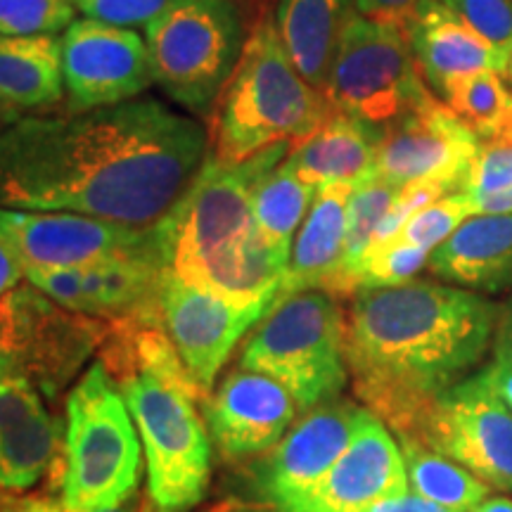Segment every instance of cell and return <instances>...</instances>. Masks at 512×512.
Returning <instances> with one entry per match:
<instances>
[{
    "instance_id": "obj_36",
    "label": "cell",
    "mask_w": 512,
    "mask_h": 512,
    "mask_svg": "<svg viewBox=\"0 0 512 512\" xmlns=\"http://www.w3.org/2000/svg\"><path fill=\"white\" fill-rule=\"evenodd\" d=\"M358 15L403 24L425 0H354Z\"/></svg>"
},
{
    "instance_id": "obj_20",
    "label": "cell",
    "mask_w": 512,
    "mask_h": 512,
    "mask_svg": "<svg viewBox=\"0 0 512 512\" xmlns=\"http://www.w3.org/2000/svg\"><path fill=\"white\" fill-rule=\"evenodd\" d=\"M403 29L422 79L439 100L453 81L467 74H505L510 67V60L460 22L441 0H425L418 5V10L403 22Z\"/></svg>"
},
{
    "instance_id": "obj_26",
    "label": "cell",
    "mask_w": 512,
    "mask_h": 512,
    "mask_svg": "<svg viewBox=\"0 0 512 512\" xmlns=\"http://www.w3.org/2000/svg\"><path fill=\"white\" fill-rule=\"evenodd\" d=\"M396 439H399L403 463H406L408 486L415 491V496L451 512H472L494 491L456 460L441 456L430 446L420 444L418 439Z\"/></svg>"
},
{
    "instance_id": "obj_21",
    "label": "cell",
    "mask_w": 512,
    "mask_h": 512,
    "mask_svg": "<svg viewBox=\"0 0 512 512\" xmlns=\"http://www.w3.org/2000/svg\"><path fill=\"white\" fill-rule=\"evenodd\" d=\"M427 271L479 294L512 292V211L467 219L430 254Z\"/></svg>"
},
{
    "instance_id": "obj_29",
    "label": "cell",
    "mask_w": 512,
    "mask_h": 512,
    "mask_svg": "<svg viewBox=\"0 0 512 512\" xmlns=\"http://www.w3.org/2000/svg\"><path fill=\"white\" fill-rule=\"evenodd\" d=\"M401 188L384 183L382 178L370 176L363 183L354 185L347 207V242H344V264L339 275L337 299L354 297V275L361 261L373 247L377 230L392 211Z\"/></svg>"
},
{
    "instance_id": "obj_1",
    "label": "cell",
    "mask_w": 512,
    "mask_h": 512,
    "mask_svg": "<svg viewBox=\"0 0 512 512\" xmlns=\"http://www.w3.org/2000/svg\"><path fill=\"white\" fill-rule=\"evenodd\" d=\"M207 155V131L157 98L29 114L0 136V207L157 228Z\"/></svg>"
},
{
    "instance_id": "obj_31",
    "label": "cell",
    "mask_w": 512,
    "mask_h": 512,
    "mask_svg": "<svg viewBox=\"0 0 512 512\" xmlns=\"http://www.w3.org/2000/svg\"><path fill=\"white\" fill-rule=\"evenodd\" d=\"M472 216H475V209H472L470 197L463 190L451 192V195L441 197V200L415 211L389 242H408V245L434 252L441 242L451 238Z\"/></svg>"
},
{
    "instance_id": "obj_17",
    "label": "cell",
    "mask_w": 512,
    "mask_h": 512,
    "mask_svg": "<svg viewBox=\"0 0 512 512\" xmlns=\"http://www.w3.org/2000/svg\"><path fill=\"white\" fill-rule=\"evenodd\" d=\"M408 494V475L394 432L366 408L347 451L328 475L283 510L266 512H368L373 505Z\"/></svg>"
},
{
    "instance_id": "obj_9",
    "label": "cell",
    "mask_w": 512,
    "mask_h": 512,
    "mask_svg": "<svg viewBox=\"0 0 512 512\" xmlns=\"http://www.w3.org/2000/svg\"><path fill=\"white\" fill-rule=\"evenodd\" d=\"M323 93L337 112L380 131L434 95L403 24L358 12L339 36Z\"/></svg>"
},
{
    "instance_id": "obj_25",
    "label": "cell",
    "mask_w": 512,
    "mask_h": 512,
    "mask_svg": "<svg viewBox=\"0 0 512 512\" xmlns=\"http://www.w3.org/2000/svg\"><path fill=\"white\" fill-rule=\"evenodd\" d=\"M64 98L57 36L0 34V100L17 110H50Z\"/></svg>"
},
{
    "instance_id": "obj_11",
    "label": "cell",
    "mask_w": 512,
    "mask_h": 512,
    "mask_svg": "<svg viewBox=\"0 0 512 512\" xmlns=\"http://www.w3.org/2000/svg\"><path fill=\"white\" fill-rule=\"evenodd\" d=\"M494 491L512 494V413L475 373L432 403L411 434Z\"/></svg>"
},
{
    "instance_id": "obj_2",
    "label": "cell",
    "mask_w": 512,
    "mask_h": 512,
    "mask_svg": "<svg viewBox=\"0 0 512 512\" xmlns=\"http://www.w3.org/2000/svg\"><path fill=\"white\" fill-rule=\"evenodd\" d=\"M498 306L458 285L411 280L363 287L347 313V366L356 399L396 437L482 366Z\"/></svg>"
},
{
    "instance_id": "obj_15",
    "label": "cell",
    "mask_w": 512,
    "mask_h": 512,
    "mask_svg": "<svg viewBox=\"0 0 512 512\" xmlns=\"http://www.w3.org/2000/svg\"><path fill=\"white\" fill-rule=\"evenodd\" d=\"M484 143L437 95L382 128L375 176L394 188L441 181L460 190Z\"/></svg>"
},
{
    "instance_id": "obj_6",
    "label": "cell",
    "mask_w": 512,
    "mask_h": 512,
    "mask_svg": "<svg viewBox=\"0 0 512 512\" xmlns=\"http://www.w3.org/2000/svg\"><path fill=\"white\" fill-rule=\"evenodd\" d=\"M119 387L102 363L81 375L67 396L62 505L91 512L136 496L140 437Z\"/></svg>"
},
{
    "instance_id": "obj_43",
    "label": "cell",
    "mask_w": 512,
    "mask_h": 512,
    "mask_svg": "<svg viewBox=\"0 0 512 512\" xmlns=\"http://www.w3.org/2000/svg\"><path fill=\"white\" fill-rule=\"evenodd\" d=\"M22 117H24L22 110H17V107H12L8 102L0 100V136H3L10 126H15Z\"/></svg>"
},
{
    "instance_id": "obj_28",
    "label": "cell",
    "mask_w": 512,
    "mask_h": 512,
    "mask_svg": "<svg viewBox=\"0 0 512 512\" xmlns=\"http://www.w3.org/2000/svg\"><path fill=\"white\" fill-rule=\"evenodd\" d=\"M441 100L484 145L512 143V91L505 74H467L453 81Z\"/></svg>"
},
{
    "instance_id": "obj_8",
    "label": "cell",
    "mask_w": 512,
    "mask_h": 512,
    "mask_svg": "<svg viewBox=\"0 0 512 512\" xmlns=\"http://www.w3.org/2000/svg\"><path fill=\"white\" fill-rule=\"evenodd\" d=\"M145 448L147 494L157 510L188 512L207 494L211 439L190 394L150 373L112 380Z\"/></svg>"
},
{
    "instance_id": "obj_7",
    "label": "cell",
    "mask_w": 512,
    "mask_h": 512,
    "mask_svg": "<svg viewBox=\"0 0 512 512\" xmlns=\"http://www.w3.org/2000/svg\"><path fill=\"white\" fill-rule=\"evenodd\" d=\"M145 43L157 86L185 110L209 114L247 38L233 0H174L147 24Z\"/></svg>"
},
{
    "instance_id": "obj_45",
    "label": "cell",
    "mask_w": 512,
    "mask_h": 512,
    "mask_svg": "<svg viewBox=\"0 0 512 512\" xmlns=\"http://www.w3.org/2000/svg\"><path fill=\"white\" fill-rule=\"evenodd\" d=\"M143 512H162V510H157V508H155V505H145V508H143Z\"/></svg>"
},
{
    "instance_id": "obj_27",
    "label": "cell",
    "mask_w": 512,
    "mask_h": 512,
    "mask_svg": "<svg viewBox=\"0 0 512 512\" xmlns=\"http://www.w3.org/2000/svg\"><path fill=\"white\" fill-rule=\"evenodd\" d=\"M316 192L318 188L294 174L285 159L254 183V219L268 245L285 259H290L294 233H299L302 228Z\"/></svg>"
},
{
    "instance_id": "obj_4",
    "label": "cell",
    "mask_w": 512,
    "mask_h": 512,
    "mask_svg": "<svg viewBox=\"0 0 512 512\" xmlns=\"http://www.w3.org/2000/svg\"><path fill=\"white\" fill-rule=\"evenodd\" d=\"M335 112L328 95L297 72L273 17H264L221 95L211 155L245 162L266 147L309 138Z\"/></svg>"
},
{
    "instance_id": "obj_40",
    "label": "cell",
    "mask_w": 512,
    "mask_h": 512,
    "mask_svg": "<svg viewBox=\"0 0 512 512\" xmlns=\"http://www.w3.org/2000/svg\"><path fill=\"white\" fill-rule=\"evenodd\" d=\"M368 512H451V510L441 508V505H434L415 494H403V496L387 498V501L373 505Z\"/></svg>"
},
{
    "instance_id": "obj_39",
    "label": "cell",
    "mask_w": 512,
    "mask_h": 512,
    "mask_svg": "<svg viewBox=\"0 0 512 512\" xmlns=\"http://www.w3.org/2000/svg\"><path fill=\"white\" fill-rule=\"evenodd\" d=\"M494 358L512 363V297L503 306H498V320L494 330Z\"/></svg>"
},
{
    "instance_id": "obj_5",
    "label": "cell",
    "mask_w": 512,
    "mask_h": 512,
    "mask_svg": "<svg viewBox=\"0 0 512 512\" xmlns=\"http://www.w3.org/2000/svg\"><path fill=\"white\" fill-rule=\"evenodd\" d=\"M240 366L283 384L302 413L337 401L349 382L339 299L323 290L278 299L249 335Z\"/></svg>"
},
{
    "instance_id": "obj_44",
    "label": "cell",
    "mask_w": 512,
    "mask_h": 512,
    "mask_svg": "<svg viewBox=\"0 0 512 512\" xmlns=\"http://www.w3.org/2000/svg\"><path fill=\"white\" fill-rule=\"evenodd\" d=\"M472 512H512V501L503 496H489L482 501Z\"/></svg>"
},
{
    "instance_id": "obj_46",
    "label": "cell",
    "mask_w": 512,
    "mask_h": 512,
    "mask_svg": "<svg viewBox=\"0 0 512 512\" xmlns=\"http://www.w3.org/2000/svg\"><path fill=\"white\" fill-rule=\"evenodd\" d=\"M508 76H510V81H512V57H510V67H508Z\"/></svg>"
},
{
    "instance_id": "obj_35",
    "label": "cell",
    "mask_w": 512,
    "mask_h": 512,
    "mask_svg": "<svg viewBox=\"0 0 512 512\" xmlns=\"http://www.w3.org/2000/svg\"><path fill=\"white\" fill-rule=\"evenodd\" d=\"M174 0H72L76 12L114 27H147Z\"/></svg>"
},
{
    "instance_id": "obj_16",
    "label": "cell",
    "mask_w": 512,
    "mask_h": 512,
    "mask_svg": "<svg viewBox=\"0 0 512 512\" xmlns=\"http://www.w3.org/2000/svg\"><path fill=\"white\" fill-rule=\"evenodd\" d=\"M159 309L190 380L202 394V403L214 389L216 375L233 354L235 344L268 313L264 306L247 309L188 285L171 271H164Z\"/></svg>"
},
{
    "instance_id": "obj_30",
    "label": "cell",
    "mask_w": 512,
    "mask_h": 512,
    "mask_svg": "<svg viewBox=\"0 0 512 512\" xmlns=\"http://www.w3.org/2000/svg\"><path fill=\"white\" fill-rule=\"evenodd\" d=\"M460 190L470 197L475 216L512 211V143L484 145Z\"/></svg>"
},
{
    "instance_id": "obj_42",
    "label": "cell",
    "mask_w": 512,
    "mask_h": 512,
    "mask_svg": "<svg viewBox=\"0 0 512 512\" xmlns=\"http://www.w3.org/2000/svg\"><path fill=\"white\" fill-rule=\"evenodd\" d=\"M143 508H145V505H140L138 496H131V498H126L124 503H119V505H112V508L91 510V512H143ZM50 512H79V510H69V508H64L62 503L53 501V503H50Z\"/></svg>"
},
{
    "instance_id": "obj_32",
    "label": "cell",
    "mask_w": 512,
    "mask_h": 512,
    "mask_svg": "<svg viewBox=\"0 0 512 512\" xmlns=\"http://www.w3.org/2000/svg\"><path fill=\"white\" fill-rule=\"evenodd\" d=\"M72 0H0V34L57 36L76 22Z\"/></svg>"
},
{
    "instance_id": "obj_19",
    "label": "cell",
    "mask_w": 512,
    "mask_h": 512,
    "mask_svg": "<svg viewBox=\"0 0 512 512\" xmlns=\"http://www.w3.org/2000/svg\"><path fill=\"white\" fill-rule=\"evenodd\" d=\"M60 430L36 384L0 356V491L22 494L46 477L57 456Z\"/></svg>"
},
{
    "instance_id": "obj_14",
    "label": "cell",
    "mask_w": 512,
    "mask_h": 512,
    "mask_svg": "<svg viewBox=\"0 0 512 512\" xmlns=\"http://www.w3.org/2000/svg\"><path fill=\"white\" fill-rule=\"evenodd\" d=\"M60 43L67 110L121 105L155 83L150 50L138 31L83 17L64 31Z\"/></svg>"
},
{
    "instance_id": "obj_41",
    "label": "cell",
    "mask_w": 512,
    "mask_h": 512,
    "mask_svg": "<svg viewBox=\"0 0 512 512\" xmlns=\"http://www.w3.org/2000/svg\"><path fill=\"white\" fill-rule=\"evenodd\" d=\"M48 498H15L0 494V512H50Z\"/></svg>"
},
{
    "instance_id": "obj_13",
    "label": "cell",
    "mask_w": 512,
    "mask_h": 512,
    "mask_svg": "<svg viewBox=\"0 0 512 512\" xmlns=\"http://www.w3.org/2000/svg\"><path fill=\"white\" fill-rule=\"evenodd\" d=\"M366 406L330 401L311 408L290 432L247 465V489L266 510H283L311 491L347 451Z\"/></svg>"
},
{
    "instance_id": "obj_18",
    "label": "cell",
    "mask_w": 512,
    "mask_h": 512,
    "mask_svg": "<svg viewBox=\"0 0 512 512\" xmlns=\"http://www.w3.org/2000/svg\"><path fill=\"white\" fill-rule=\"evenodd\" d=\"M202 406L209 439L223 460L264 456L285 437L299 411L283 384L242 366L230 370Z\"/></svg>"
},
{
    "instance_id": "obj_22",
    "label": "cell",
    "mask_w": 512,
    "mask_h": 512,
    "mask_svg": "<svg viewBox=\"0 0 512 512\" xmlns=\"http://www.w3.org/2000/svg\"><path fill=\"white\" fill-rule=\"evenodd\" d=\"M354 185L318 188L292 245L287 278L278 299L304 290H323L337 297L347 242V207Z\"/></svg>"
},
{
    "instance_id": "obj_23",
    "label": "cell",
    "mask_w": 512,
    "mask_h": 512,
    "mask_svg": "<svg viewBox=\"0 0 512 512\" xmlns=\"http://www.w3.org/2000/svg\"><path fill=\"white\" fill-rule=\"evenodd\" d=\"M380 138V128L335 112L316 133L292 143L285 164L313 188L358 185L375 176Z\"/></svg>"
},
{
    "instance_id": "obj_37",
    "label": "cell",
    "mask_w": 512,
    "mask_h": 512,
    "mask_svg": "<svg viewBox=\"0 0 512 512\" xmlns=\"http://www.w3.org/2000/svg\"><path fill=\"white\" fill-rule=\"evenodd\" d=\"M24 264L8 240L0 235V299L22 285Z\"/></svg>"
},
{
    "instance_id": "obj_3",
    "label": "cell",
    "mask_w": 512,
    "mask_h": 512,
    "mask_svg": "<svg viewBox=\"0 0 512 512\" xmlns=\"http://www.w3.org/2000/svg\"><path fill=\"white\" fill-rule=\"evenodd\" d=\"M290 147H266L245 162H223L209 152L195 181L157 226L166 271L238 306L271 309L283 292L290 259L261 235L252 188Z\"/></svg>"
},
{
    "instance_id": "obj_24",
    "label": "cell",
    "mask_w": 512,
    "mask_h": 512,
    "mask_svg": "<svg viewBox=\"0 0 512 512\" xmlns=\"http://www.w3.org/2000/svg\"><path fill=\"white\" fill-rule=\"evenodd\" d=\"M356 15L354 0H278L275 29L297 72L323 91L339 36Z\"/></svg>"
},
{
    "instance_id": "obj_10",
    "label": "cell",
    "mask_w": 512,
    "mask_h": 512,
    "mask_svg": "<svg viewBox=\"0 0 512 512\" xmlns=\"http://www.w3.org/2000/svg\"><path fill=\"white\" fill-rule=\"evenodd\" d=\"M110 323L62 309L36 287H15L0 299V356L57 399L83 363L100 351Z\"/></svg>"
},
{
    "instance_id": "obj_12",
    "label": "cell",
    "mask_w": 512,
    "mask_h": 512,
    "mask_svg": "<svg viewBox=\"0 0 512 512\" xmlns=\"http://www.w3.org/2000/svg\"><path fill=\"white\" fill-rule=\"evenodd\" d=\"M0 235L24 268H86L136 256L162 259L157 228H128L67 211L0 207Z\"/></svg>"
},
{
    "instance_id": "obj_33",
    "label": "cell",
    "mask_w": 512,
    "mask_h": 512,
    "mask_svg": "<svg viewBox=\"0 0 512 512\" xmlns=\"http://www.w3.org/2000/svg\"><path fill=\"white\" fill-rule=\"evenodd\" d=\"M430 254L432 252H427V249L408 245V242H389V245L375 249L356 268V292L363 290V287H392L411 283L422 268H427Z\"/></svg>"
},
{
    "instance_id": "obj_38",
    "label": "cell",
    "mask_w": 512,
    "mask_h": 512,
    "mask_svg": "<svg viewBox=\"0 0 512 512\" xmlns=\"http://www.w3.org/2000/svg\"><path fill=\"white\" fill-rule=\"evenodd\" d=\"M479 375H482V380L494 389V394L510 408L512 413V363L494 358V361L486 363V366L479 370Z\"/></svg>"
},
{
    "instance_id": "obj_34",
    "label": "cell",
    "mask_w": 512,
    "mask_h": 512,
    "mask_svg": "<svg viewBox=\"0 0 512 512\" xmlns=\"http://www.w3.org/2000/svg\"><path fill=\"white\" fill-rule=\"evenodd\" d=\"M482 41L512 57V0H441Z\"/></svg>"
}]
</instances>
